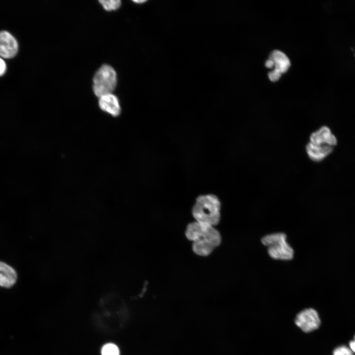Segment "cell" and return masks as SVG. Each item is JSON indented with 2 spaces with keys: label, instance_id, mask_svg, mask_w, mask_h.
I'll return each instance as SVG.
<instances>
[{
  "label": "cell",
  "instance_id": "cell-13",
  "mask_svg": "<svg viewBox=\"0 0 355 355\" xmlns=\"http://www.w3.org/2000/svg\"><path fill=\"white\" fill-rule=\"evenodd\" d=\"M103 8L107 11L115 10L119 8L121 1L120 0H99Z\"/></svg>",
  "mask_w": 355,
  "mask_h": 355
},
{
  "label": "cell",
  "instance_id": "cell-11",
  "mask_svg": "<svg viewBox=\"0 0 355 355\" xmlns=\"http://www.w3.org/2000/svg\"><path fill=\"white\" fill-rule=\"evenodd\" d=\"M203 231L202 224L194 220L187 225L185 235L187 240L194 242L201 238Z\"/></svg>",
  "mask_w": 355,
  "mask_h": 355
},
{
  "label": "cell",
  "instance_id": "cell-12",
  "mask_svg": "<svg viewBox=\"0 0 355 355\" xmlns=\"http://www.w3.org/2000/svg\"><path fill=\"white\" fill-rule=\"evenodd\" d=\"M214 248L211 245L203 240L192 242V249L193 252L200 256L210 255Z\"/></svg>",
  "mask_w": 355,
  "mask_h": 355
},
{
  "label": "cell",
  "instance_id": "cell-7",
  "mask_svg": "<svg viewBox=\"0 0 355 355\" xmlns=\"http://www.w3.org/2000/svg\"><path fill=\"white\" fill-rule=\"evenodd\" d=\"M333 147L327 145H317L309 142L306 145L305 150L312 161L319 162L330 154L333 150Z\"/></svg>",
  "mask_w": 355,
  "mask_h": 355
},
{
  "label": "cell",
  "instance_id": "cell-5",
  "mask_svg": "<svg viewBox=\"0 0 355 355\" xmlns=\"http://www.w3.org/2000/svg\"><path fill=\"white\" fill-rule=\"evenodd\" d=\"M18 51V44L16 38L8 32H0V57L10 59Z\"/></svg>",
  "mask_w": 355,
  "mask_h": 355
},
{
  "label": "cell",
  "instance_id": "cell-15",
  "mask_svg": "<svg viewBox=\"0 0 355 355\" xmlns=\"http://www.w3.org/2000/svg\"><path fill=\"white\" fill-rule=\"evenodd\" d=\"M333 355H353V352L350 348L343 345L336 348L333 352Z\"/></svg>",
  "mask_w": 355,
  "mask_h": 355
},
{
  "label": "cell",
  "instance_id": "cell-20",
  "mask_svg": "<svg viewBox=\"0 0 355 355\" xmlns=\"http://www.w3.org/2000/svg\"><path fill=\"white\" fill-rule=\"evenodd\" d=\"M134 2L138 3H143L146 1V0H133Z\"/></svg>",
  "mask_w": 355,
  "mask_h": 355
},
{
  "label": "cell",
  "instance_id": "cell-17",
  "mask_svg": "<svg viewBox=\"0 0 355 355\" xmlns=\"http://www.w3.org/2000/svg\"><path fill=\"white\" fill-rule=\"evenodd\" d=\"M6 70V65L2 58L0 57V76L3 75Z\"/></svg>",
  "mask_w": 355,
  "mask_h": 355
},
{
  "label": "cell",
  "instance_id": "cell-19",
  "mask_svg": "<svg viewBox=\"0 0 355 355\" xmlns=\"http://www.w3.org/2000/svg\"><path fill=\"white\" fill-rule=\"evenodd\" d=\"M349 348L353 353H355V336L354 340L350 342Z\"/></svg>",
  "mask_w": 355,
  "mask_h": 355
},
{
  "label": "cell",
  "instance_id": "cell-4",
  "mask_svg": "<svg viewBox=\"0 0 355 355\" xmlns=\"http://www.w3.org/2000/svg\"><path fill=\"white\" fill-rule=\"evenodd\" d=\"M296 325L305 332L317 329L320 323L318 312L314 309L309 308L300 312L295 320Z\"/></svg>",
  "mask_w": 355,
  "mask_h": 355
},
{
  "label": "cell",
  "instance_id": "cell-18",
  "mask_svg": "<svg viewBox=\"0 0 355 355\" xmlns=\"http://www.w3.org/2000/svg\"><path fill=\"white\" fill-rule=\"evenodd\" d=\"M265 66L267 68H272L274 66V63L271 59H269L265 62Z\"/></svg>",
  "mask_w": 355,
  "mask_h": 355
},
{
  "label": "cell",
  "instance_id": "cell-2",
  "mask_svg": "<svg viewBox=\"0 0 355 355\" xmlns=\"http://www.w3.org/2000/svg\"><path fill=\"white\" fill-rule=\"evenodd\" d=\"M262 244L267 248L270 257L277 260H291L294 254L292 248L286 241L285 235L276 233L267 235L261 240Z\"/></svg>",
  "mask_w": 355,
  "mask_h": 355
},
{
  "label": "cell",
  "instance_id": "cell-6",
  "mask_svg": "<svg viewBox=\"0 0 355 355\" xmlns=\"http://www.w3.org/2000/svg\"><path fill=\"white\" fill-rule=\"evenodd\" d=\"M310 142L317 145H327L335 146L337 140L335 135L327 126H322L313 132L309 137Z\"/></svg>",
  "mask_w": 355,
  "mask_h": 355
},
{
  "label": "cell",
  "instance_id": "cell-9",
  "mask_svg": "<svg viewBox=\"0 0 355 355\" xmlns=\"http://www.w3.org/2000/svg\"><path fill=\"white\" fill-rule=\"evenodd\" d=\"M16 280L15 270L5 263L0 261V286L10 287L14 284Z\"/></svg>",
  "mask_w": 355,
  "mask_h": 355
},
{
  "label": "cell",
  "instance_id": "cell-14",
  "mask_svg": "<svg viewBox=\"0 0 355 355\" xmlns=\"http://www.w3.org/2000/svg\"><path fill=\"white\" fill-rule=\"evenodd\" d=\"M102 355H119L118 347L114 344L108 343L105 345L101 350Z\"/></svg>",
  "mask_w": 355,
  "mask_h": 355
},
{
  "label": "cell",
  "instance_id": "cell-1",
  "mask_svg": "<svg viewBox=\"0 0 355 355\" xmlns=\"http://www.w3.org/2000/svg\"><path fill=\"white\" fill-rule=\"evenodd\" d=\"M221 202L218 197L211 193L196 197L191 209L194 220L215 226L221 219Z\"/></svg>",
  "mask_w": 355,
  "mask_h": 355
},
{
  "label": "cell",
  "instance_id": "cell-10",
  "mask_svg": "<svg viewBox=\"0 0 355 355\" xmlns=\"http://www.w3.org/2000/svg\"><path fill=\"white\" fill-rule=\"evenodd\" d=\"M269 59L274 63V70L282 74L286 72L290 66L288 58L284 53L279 50L272 51Z\"/></svg>",
  "mask_w": 355,
  "mask_h": 355
},
{
  "label": "cell",
  "instance_id": "cell-8",
  "mask_svg": "<svg viewBox=\"0 0 355 355\" xmlns=\"http://www.w3.org/2000/svg\"><path fill=\"white\" fill-rule=\"evenodd\" d=\"M99 106L104 111L116 117L121 113V107L117 97L112 93L104 95L99 98Z\"/></svg>",
  "mask_w": 355,
  "mask_h": 355
},
{
  "label": "cell",
  "instance_id": "cell-21",
  "mask_svg": "<svg viewBox=\"0 0 355 355\" xmlns=\"http://www.w3.org/2000/svg\"><path fill=\"white\" fill-rule=\"evenodd\" d=\"M353 56H354V58H355V47H354V50H353Z\"/></svg>",
  "mask_w": 355,
  "mask_h": 355
},
{
  "label": "cell",
  "instance_id": "cell-3",
  "mask_svg": "<svg viewBox=\"0 0 355 355\" xmlns=\"http://www.w3.org/2000/svg\"><path fill=\"white\" fill-rule=\"evenodd\" d=\"M117 84V74L109 65H103L96 72L93 78V90L98 98L112 93Z\"/></svg>",
  "mask_w": 355,
  "mask_h": 355
},
{
  "label": "cell",
  "instance_id": "cell-16",
  "mask_svg": "<svg viewBox=\"0 0 355 355\" xmlns=\"http://www.w3.org/2000/svg\"><path fill=\"white\" fill-rule=\"evenodd\" d=\"M282 73L274 70L268 73V77L269 79L272 82H275L278 80L281 77Z\"/></svg>",
  "mask_w": 355,
  "mask_h": 355
}]
</instances>
